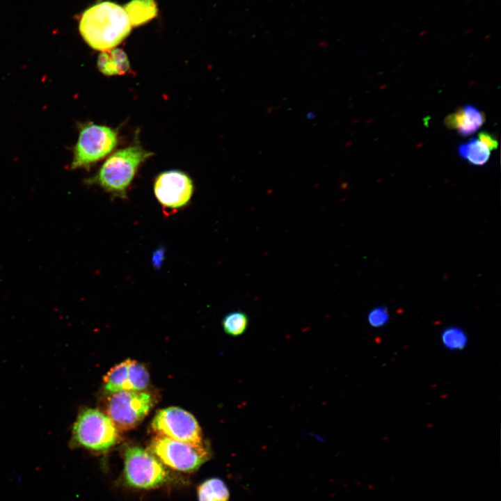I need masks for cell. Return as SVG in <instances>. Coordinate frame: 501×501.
<instances>
[{"label": "cell", "mask_w": 501, "mask_h": 501, "mask_svg": "<svg viewBox=\"0 0 501 501\" xmlns=\"http://www.w3.org/2000/svg\"><path fill=\"white\" fill-rule=\"evenodd\" d=\"M132 26L124 8L113 2L104 1L85 10L79 29L90 47L104 51L122 42L130 33Z\"/></svg>", "instance_id": "6da1fadb"}, {"label": "cell", "mask_w": 501, "mask_h": 501, "mask_svg": "<svg viewBox=\"0 0 501 501\" xmlns=\"http://www.w3.org/2000/svg\"><path fill=\"white\" fill-rule=\"evenodd\" d=\"M152 154L138 143L119 150L106 159L87 183L98 185L115 197L126 198L139 166Z\"/></svg>", "instance_id": "7a4b0ae2"}, {"label": "cell", "mask_w": 501, "mask_h": 501, "mask_svg": "<svg viewBox=\"0 0 501 501\" xmlns=\"http://www.w3.org/2000/svg\"><path fill=\"white\" fill-rule=\"evenodd\" d=\"M119 430L110 418L95 408L83 410L72 430L75 443L93 451H105L118 443Z\"/></svg>", "instance_id": "3957f363"}, {"label": "cell", "mask_w": 501, "mask_h": 501, "mask_svg": "<svg viewBox=\"0 0 501 501\" xmlns=\"http://www.w3.org/2000/svg\"><path fill=\"white\" fill-rule=\"evenodd\" d=\"M118 132L106 125L88 122L79 130L71 164L72 169L88 168L108 155L118 143Z\"/></svg>", "instance_id": "277c9868"}, {"label": "cell", "mask_w": 501, "mask_h": 501, "mask_svg": "<svg viewBox=\"0 0 501 501\" xmlns=\"http://www.w3.org/2000/svg\"><path fill=\"white\" fill-rule=\"evenodd\" d=\"M148 450L164 465L184 472L196 471L210 457L205 445H194L160 435L152 438Z\"/></svg>", "instance_id": "5b68a950"}, {"label": "cell", "mask_w": 501, "mask_h": 501, "mask_svg": "<svg viewBox=\"0 0 501 501\" xmlns=\"http://www.w3.org/2000/svg\"><path fill=\"white\" fill-rule=\"evenodd\" d=\"M124 462L125 480L135 488H154L168 479L163 463L151 452L140 447H128L125 450Z\"/></svg>", "instance_id": "8992f818"}, {"label": "cell", "mask_w": 501, "mask_h": 501, "mask_svg": "<svg viewBox=\"0 0 501 501\" xmlns=\"http://www.w3.org/2000/svg\"><path fill=\"white\" fill-rule=\"evenodd\" d=\"M150 393L138 390H121L109 397L107 415L116 428L128 431L138 426L152 407Z\"/></svg>", "instance_id": "52a82bcc"}, {"label": "cell", "mask_w": 501, "mask_h": 501, "mask_svg": "<svg viewBox=\"0 0 501 501\" xmlns=\"http://www.w3.org/2000/svg\"><path fill=\"white\" fill-rule=\"evenodd\" d=\"M152 428L157 435L194 445H204L196 419L179 407L171 406L158 411L152 420Z\"/></svg>", "instance_id": "ba28073f"}, {"label": "cell", "mask_w": 501, "mask_h": 501, "mask_svg": "<svg viewBox=\"0 0 501 501\" xmlns=\"http://www.w3.org/2000/svg\"><path fill=\"white\" fill-rule=\"evenodd\" d=\"M154 193L163 207L177 210L186 206L193 193V184L185 173L167 170L159 174L154 182Z\"/></svg>", "instance_id": "9c48e42d"}, {"label": "cell", "mask_w": 501, "mask_h": 501, "mask_svg": "<svg viewBox=\"0 0 501 501\" xmlns=\"http://www.w3.org/2000/svg\"><path fill=\"white\" fill-rule=\"evenodd\" d=\"M484 122V114L469 104L459 109L445 119V125L447 128L457 130L463 136L477 132Z\"/></svg>", "instance_id": "30bf717a"}, {"label": "cell", "mask_w": 501, "mask_h": 501, "mask_svg": "<svg viewBox=\"0 0 501 501\" xmlns=\"http://www.w3.org/2000/svg\"><path fill=\"white\" fill-rule=\"evenodd\" d=\"M99 70L105 75H122L129 70V62L126 54L120 49L102 51L97 59Z\"/></svg>", "instance_id": "8fae6325"}, {"label": "cell", "mask_w": 501, "mask_h": 501, "mask_svg": "<svg viewBox=\"0 0 501 501\" xmlns=\"http://www.w3.org/2000/svg\"><path fill=\"white\" fill-rule=\"evenodd\" d=\"M131 359H127L115 365L104 377V388L111 393L121 390H130L128 373Z\"/></svg>", "instance_id": "7c38bea8"}, {"label": "cell", "mask_w": 501, "mask_h": 501, "mask_svg": "<svg viewBox=\"0 0 501 501\" xmlns=\"http://www.w3.org/2000/svg\"><path fill=\"white\" fill-rule=\"evenodd\" d=\"M124 8L132 26L142 24L157 14V6L153 0H132Z\"/></svg>", "instance_id": "4fadbf2b"}, {"label": "cell", "mask_w": 501, "mask_h": 501, "mask_svg": "<svg viewBox=\"0 0 501 501\" xmlns=\"http://www.w3.org/2000/svg\"><path fill=\"white\" fill-rule=\"evenodd\" d=\"M198 501H228L230 492L225 483L219 478H210L198 487Z\"/></svg>", "instance_id": "5bb4252c"}, {"label": "cell", "mask_w": 501, "mask_h": 501, "mask_svg": "<svg viewBox=\"0 0 501 501\" xmlns=\"http://www.w3.org/2000/svg\"><path fill=\"white\" fill-rule=\"evenodd\" d=\"M458 153L461 158L476 166L484 165L491 154L488 148L475 138L460 144Z\"/></svg>", "instance_id": "9a60e30c"}, {"label": "cell", "mask_w": 501, "mask_h": 501, "mask_svg": "<svg viewBox=\"0 0 501 501\" xmlns=\"http://www.w3.org/2000/svg\"><path fill=\"white\" fill-rule=\"evenodd\" d=\"M248 324V315L241 311H233L228 313L222 321L225 333L233 337H237L244 333Z\"/></svg>", "instance_id": "2e32d148"}, {"label": "cell", "mask_w": 501, "mask_h": 501, "mask_svg": "<svg viewBox=\"0 0 501 501\" xmlns=\"http://www.w3.org/2000/svg\"><path fill=\"white\" fill-rule=\"evenodd\" d=\"M440 341L445 349L450 351H461L466 347L468 339L463 329L452 326L442 332Z\"/></svg>", "instance_id": "e0dca14e"}, {"label": "cell", "mask_w": 501, "mask_h": 501, "mask_svg": "<svg viewBox=\"0 0 501 501\" xmlns=\"http://www.w3.org/2000/svg\"><path fill=\"white\" fill-rule=\"evenodd\" d=\"M128 379L130 390L141 391L148 385L150 376L143 364L131 360L129 366Z\"/></svg>", "instance_id": "ac0fdd59"}, {"label": "cell", "mask_w": 501, "mask_h": 501, "mask_svg": "<svg viewBox=\"0 0 501 501\" xmlns=\"http://www.w3.org/2000/svg\"><path fill=\"white\" fill-rule=\"evenodd\" d=\"M389 319V312L384 306L376 307L367 315V322L373 328L383 326L388 322Z\"/></svg>", "instance_id": "d6986e66"}, {"label": "cell", "mask_w": 501, "mask_h": 501, "mask_svg": "<svg viewBox=\"0 0 501 501\" xmlns=\"http://www.w3.org/2000/svg\"><path fill=\"white\" fill-rule=\"evenodd\" d=\"M478 140L484 143L489 150H493L497 149L498 146V141L497 139L490 133L487 132H482L478 134Z\"/></svg>", "instance_id": "ffe728a7"}, {"label": "cell", "mask_w": 501, "mask_h": 501, "mask_svg": "<svg viewBox=\"0 0 501 501\" xmlns=\"http://www.w3.org/2000/svg\"><path fill=\"white\" fill-rule=\"evenodd\" d=\"M165 255V249L163 246H160L157 249L155 250V251L152 254V262L153 266L156 269H159L161 267V264L164 261Z\"/></svg>", "instance_id": "44dd1931"}]
</instances>
